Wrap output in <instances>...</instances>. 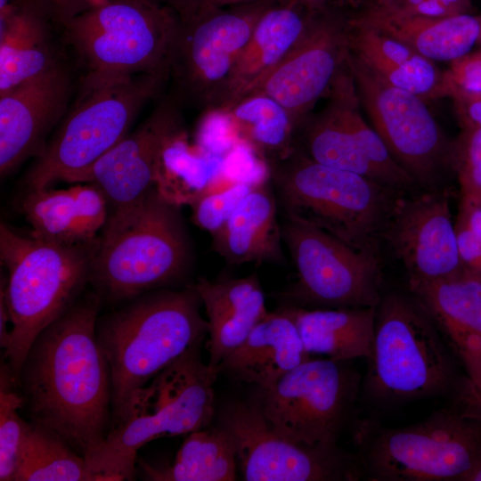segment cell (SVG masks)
Listing matches in <instances>:
<instances>
[{"label": "cell", "instance_id": "6da1fadb", "mask_svg": "<svg viewBox=\"0 0 481 481\" xmlns=\"http://www.w3.org/2000/svg\"><path fill=\"white\" fill-rule=\"evenodd\" d=\"M101 303L96 292L87 294L42 330L16 380L32 422L85 459L104 441L112 418L110 368L96 335Z\"/></svg>", "mask_w": 481, "mask_h": 481}, {"label": "cell", "instance_id": "7a4b0ae2", "mask_svg": "<svg viewBox=\"0 0 481 481\" xmlns=\"http://www.w3.org/2000/svg\"><path fill=\"white\" fill-rule=\"evenodd\" d=\"M202 345L192 346L138 389L111 420L104 441L86 459L96 481L132 480L143 445L209 425L218 373L203 363Z\"/></svg>", "mask_w": 481, "mask_h": 481}, {"label": "cell", "instance_id": "3957f363", "mask_svg": "<svg viewBox=\"0 0 481 481\" xmlns=\"http://www.w3.org/2000/svg\"><path fill=\"white\" fill-rule=\"evenodd\" d=\"M194 285L145 292L97 323L112 390V418L130 397L194 345L204 342L208 322Z\"/></svg>", "mask_w": 481, "mask_h": 481}, {"label": "cell", "instance_id": "277c9868", "mask_svg": "<svg viewBox=\"0 0 481 481\" xmlns=\"http://www.w3.org/2000/svg\"><path fill=\"white\" fill-rule=\"evenodd\" d=\"M99 241L56 243L22 235L1 223L0 258L8 275L0 296L12 329L4 357L15 385L35 338L77 301L90 282Z\"/></svg>", "mask_w": 481, "mask_h": 481}, {"label": "cell", "instance_id": "5b68a950", "mask_svg": "<svg viewBox=\"0 0 481 481\" xmlns=\"http://www.w3.org/2000/svg\"><path fill=\"white\" fill-rule=\"evenodd\" d=\"M267 163L284 218L319 228L354 249L378 251L387 218L403 192L316 162L294 146Z\"/></svg>", "mask_w": 481, "mask_h": 481}, {"label": "cell", "instance_id": "8992f818", "mask_svg": "<svg viewBox=\"0 0 481 481\" xmlns=\"http://www.w3.org/2000/svg\"><path fill=\"white\" fill-rule=\"evenodd\" d=\"M180 208L155 186L136 209L107 220L90 279L102 299L129 301L183 278L191 247Z\"/></svg>", "mask_w": 481, "mask_h": 481}, {"label": "cell", "instance_id": "52a82bcc", "mask_svg": "<svg viewBox=\"0 0 481 481\" xmlns=\"http://www.w3.org/2000/svg\"><path fill=\"white\" fill-rule=\"evenodd\" d=\"M168 80L149 74L102 77L86 74L80 94L25 177L29 190L77 183L129 132L146 103Z\"/></svg>", "mask_w": 481, "mask_h": 481}, {"label": "cell", "instance_id": "ba28073f", "mask_svg": "<svg viewBox=\"0 0 481 481\" xmlns=\"http://www.w3.org/2000/svg\"><path fill=\"white\" fill-rule=\"evenodd\" d=\"M452 353L431 317L412 295H382L363 391L398 403L452 392L459 379Z\"/></svg>", "mask_w": 481, "mask_h": 481}, {"label": "cell", "instance_id": "9c48e42d", "mask_svg": "<svg viewBox=\"0 0 481 481\" xmlns=\"http://www.w3.org/2000/svg\"><path fill=\"white\" fill-rule=\"evenodd\" d=\"M354 444L368 480L465 481L481 453V420L453 404L403 428L361 420Z\"/></svg>", "mask_w": 481, "mask_h": 481}, {"label": "cell", "instance_id": "30bf717a", "mask_svg": "<svg viewBox=\"0 0 481 481\" xmlns=\"http://www.w3.org/2000/svg\"><path fill=\"white\" fill-rule=\"evenodd\" d=\"M60 26L87 74H149L169 81L182 22L159 0H109Z\"/></svg>", "mask_w": 481, "mask_h": 481}, {"label": "cell", "instance_id": "8fae6325", "mask_svg": "<svg viewBox=\"0 0 481 481\" xmlns=\"http://www.w3.org/2000/svg\"><path fill=\"white\" fill-rule=\"evenodd\" d=\"M281 236L298 279L280 294L304 308L376 307L379 303V251L359 250L313 225L284 218Z\"/></svg>", "mask_w": 481, "mask_h": 481}, {"label": "cell", "instance_id": "7c38bea8", "mask_svg": "<svg viewBox=\"0 0 481 481\" xmlns=\"http://www.w3.org/2000/svg\"><path fill=\"white\" fill-rule=\"evenodd\" d=\"M346 62L361 107L394 160L419 189H443L444 180L452 174V141L427 102L387 84L350 52Z\"/></svg>", "mask_w": 481, "mask_h": 481}, {"label": "cell", "instance_id": "4fadbf2b", "mask_svg": "<svg viewBox=\"0 0 481 481\" xmlns=\"http://www.w3.org/2000/svg\"><path fill=\"white\" fill-rule=\"evenodd\" d=\"M325 97V105L297 126L294 147L316 162L358 174L399 192L419 189L363 118L347 62Z\"/></svg>", "mask_w": 481, "mask_h": 481}, {"label": "cell", "instance_id": "5bb4252c", "mask_svg": "<svg viewBox=\"0 0 481 481\" xmlns=\"http://www.w3.org/2000/svg\"><path fill=\"white\" fill-rule=\"evenodd\" d=\"M276 0L211 8L182 24L169 81L181 105L219 112L234 65L263 12Z\"/></svg>", "mask_w": 481, "mask_h": 481}, {"label": "cell", "instance_id": "9a60e30c", "mask_svg": "<svg viewBox=\"0 0 481 481\" xmlns=\"http://www.w3.org/2000/svg\"><path fill=\"white\" fill-rule=\"evenodd\" d=\"M343 363L310 357L261 390L257 403L273 430L298 444L336 447L360 387Z\"/></svg>", "mask_w": 481, "mask_h": 481}, {"label": "cell", "instance_id": "2e32d148", "mask_svg": "<svg viewBox=\"0 0 481 481\" xmlns=\"http://www.w3.org/2000/svg\"><path fill=\"white\" fill-rule=\"evenodd\" d=\"M220 426L230 435L247 481L356 480L363 471L355 457L336 447L292 442L271 427L256 402L224 407Z\"/></svg>", "mask_w": 481, "mask_h": 481}, {"label": "cell", "instance_id": "e0dca14e", "mask_svg": "<svg viewBox=\"0 0 481 481\" xmlns=\"http://www.w3.org/2000/svg\"><path fill=\"white\" fill-rule=\"evenodd\" d=\"M182 109L171 93L162 94L147 118L78 178L103 192L108 219L136 209L157 186L166 150L183 134Z\"/></svg>", "mask_w": 481, "mask_h": 481}, {"label": "cell", "instance_id": "ac0fdd59", "mask_svg": "<svg viewBox=\"0 0 481 481\" xmlns=\"http://www.w3.org/2000/svg\"><path fill=\"white\" fill-rule=\"evenodd\" d=\"M380 239L404 266L409 289L463 273L445 188L399 195Z\"/></svg>", "mask_w": 481, "mask_h": 481}, {"label": "cell", "instance_id": "d6986e66", "mask_svg": "<svg viewBox=\"0 0 481 481\" xmlns=\"http://www.w3.org/2000/svg\"><path fill=\"white\" fill-rule=\"evenodd\" d=\"M348 53L346 14L329 7L313 16L292 50L247 96L262 94L271 97L298 126L327 95L346 64Z\"/></svg>", "mask_w": 481, "mask_h": 481}, {"label": "cell", "instance_id": "ffe728a7", "mask_svg": "<svg viewBox=\"0 0 481 481\" xmlns=\"http://www.w3.org/2000/svg\"><path fill=\"white\" fill-rule=\"evenodd\" d=\"M71 78L64 64L0 94V175L4 178L30 157L68 110Z\"/></svg>", "mask_w": 481, "mask_h": 481}, {"label": "cell", "instance_id": "44dd1931", "mask_svg": "<svg viewBox=\"0 0 481 481\" xmlns=\"http://www.w3.org/2000/svg\"><path fill=\"white\" fill-rule=\"evenodd\" d=\"M410 291L463 365L466 383L481 392V281L462 273Z\"/></svg>", "mask_w": 481, "mask_h": 481}, {"label": "cell", "instance_id": "7402d4cb", "mask_svg": "<svg viewBox=\"0 0 481 481\" xmlns=\"http://www.w3.org/2000/svg\"><path fill=\"white\" fill-rule=\"evenodd\" d=\"M65 189L29 190L21 208L36 238L68 245L100 239L110 208L103 192L94 183Z\"/></svg>", "mask_w": 481, "mask_h": 481}, {"label": "cell", "instance_id": "603a6c76", "mask_svg": "<svg viewBox=\"0 0 481 481\" xmlns=\"http://www.w3.org/2000/svg\"><path fill=\"white\" fill-rule=\"evenodd\" d=\"M314 14L278 0L263 12L234 65L219 113L226 114L277 67L303 37Z\"/></svg>", "mask_w": 481, "mask_h": 481}, {"label": "cell", "instance_id": "cb8c5ba5", "mask_svg": "<svg viewBox=\"0 0 481 481\" xmlns=\"http://www.w3.org/2000/svg\"><path fill=\"white\" fill-rule=\"evenodd\" d=\"M193 285L207 315L208 364L218 373L220 363L269 313L264 291L256 274L213 281L202 277Z\"/></svg>", "mask_w": 481, "mask_h": 481}, {"label": "cell", "instance_id": "d4e9b609", "mask_svg": "<svg viewBox=\"0 0 481 481\" xmlns=\"http://www.w3.org/2000/svg\"><path fill=\"white\" fill-rule=\"evenodd\" d=\"M0 94L63 64L46 12L34 0L0 9Z\"/></svg>", "mask_w": 481, "mask_h": 481}, {"label": "cell", "instance_id": "484cf974", "mask_svg": "<svg viewBox=\"0 0 481 481\" xmlns=\"http://www.w3.org/2000/svg\"><path fill=\"white\" fill-rule=\"evenodd\" d=\"M309 358L294 321L280 307L254 327L217 371L266 390Z\"/></svg>", "mask_w": 481, "mask_h": 481}, {"label": "cell", "instance_id": "4316f807", "mask_svg": "<svg viewBox=\"0 0 481 481\" xmlns=\"http://www.w3.org/2000/svg\"><path fill=\"white\" fill-rule=\"evenodd\" d=\"M435 61H452L469 53L480 34V16L469 12L445 17L412 16L378 7L346 14Z\"/></svg>", "mask_w": 481, "mask_h": 481}, {"label": "cell", "instance_id": "83f0119b", "mask_svg": "<svg viewBox=\"0 0 481 481\" xmlns=\"http://www.w3.org/2000/svg\"><path fill=\"white\" fill-rule=\"evenodd\" d=\"M278 203L271 181L256 186L212 236V249L228 264H287Z\"/></svg>", "mask_w": 481, "mask_h": 481}, {"label": "cell", "instance_id": "f1b7e54d", "mask_svg": "<svg viewBox=\"0 0 481 481\" xmlns=\"http://www.w3.org/2000/svg\"><path fill=\"white\" fill-rule=\"evenodd\" d=\"M347 40L349 52L387 84L427 102L436 98L443 70L433 61L402 42L348 18Z\"/></svg>", "mask_w": 481, "mask_h": 481}, {"label": "cell", "instance_id": "f546056e", "mask_svg": "<svg viewBox=\"0 0 481 481\" xmlns=\"http://www.w3.org/2000/svg\"><path fill=\"white\" fill-rule=\"evenodd\" d=\"M282 308L294 321L310 355H325L336 362L370 358L376 307L310 309L286 305Z\"/></svg>", "mask_w": 481, "mask_h": 481}, {"label": "cell", "instance_id": "4dcf8cb0", "mask_svg": "<svg viewBox=\"0 0 481 481\" xmlns=\"http://www.w3.org/2000/svg\"><path fill=\"white\" fill-rule=\"evenodd\" d=\"M237 464L233 442L219 426L188 434L172 464L155 468L142 462V468L154 481H232Z\"/></svg>", "mask_w": 481, "mask_h": 481}, {"label": "cell", "instance_id": "1f68e13d", "mask_svg": "<svg viewBox=\"0 0 481 481\" xmlns=\"http://www.w3.org/2000/svg\"><path fill=\"white\" fill-rule=\"evenodd\" d=\"M240 142L266 161L286 156L293 148L297 124L271 97L256 94L235 104L226 114Z\"/></svg>", "mask_w": 481, "mask_h": 481}, {"label": "cell", "instance_id": "d6a6232c", "mask_svg": "<svg viewBox=\"0 0 481 481\" xmlns=\"http://www.w3.org/2000/svg\"><path fill=\"white\" fill-rule=\"evenodd\" d=\"M14 481H96L83 455L53 430L29 423Z\"/></svg>", "mask_w": 481, "mask_h": 481}, {"label": "cell", "instance_id": "836d02e7", "mask_svg": "<svg viewBox=\"0 0 481 481\" xmlns=\"http://www.w3.org/2000/svg\"><path fill=\"white\" fill-rule=\"evenodd\" d=\"M223 171L220 159L190 154L181 135L164 153L157 188L168 201L191 205L203 194L227 186Z\"/></svg>", "mask_w": 481, "mask_h": 481}, {"label": "cell", "instance_id": "e575fe53", "mask_svg": "<svg viewBox=\"0 0 481 481\" xmlns=\"http://www.w3.org/2000/svg\"><path fill=\"white\" fill-rule=\"evenodd\" d=\"M15 386L7 363L0 371V480L14 481L21 448L29 423L19 414L24 406L20 394L12 389Z\"/></svg>", "mask_w": 481, "mask_h": 481}, {"label": "cell", "instance_id": "d590c367", "mask_svg": "<svg viewBox=\"0 0 481 481\" xmlns=\"http://www.w3.org/2000/svg\"><path fill=\"white\" fill-rule=\"evenodd\" d=\"M452 167L461 198L481 202V128L461 127L452 140Z\"/></svg>", "mask_w": 481, "mask_h": 481}, {"label": "cell", "instance_id": "8d00e7d4", "mask_svg": "<svg viewBox=\"0 0 481 481\" xmlns=\"http://www.w3.org/2000/svg\"><path fill=\"white\" fill-rule=\"evenodd\" d=\"M255 187L235 183L203 194L190 205L192 222L210 234L216 232Z\"/></svg>", "mask_w": 481, "mask_h": 481}, {"label": "cell", "instance_id": "74e56055", "mask_svg": "<svg viewBox=\"0 0 481 481\" xmlns=\"http://www.w3.org/2000/svg\"><path fill=\"white\" fill-rule=\"evenodd\" d=\"M454 225L463 273L481 281V202L461 198Z\"/></svg>", "mask_w": 481, "mask_h": 481}, {"label": "cell", "instance_id": "f35d334b", "mask_svg": "<svg viewBox=\"0 0 481 481\" xmlns=\"http://www.w3.org/2000/svg\"><path fill=\"white\" fill-rule=\"evenodd\" d=\"M481 94V48L450 62L443 70L440 98Z\"/></svg>", "mask_w": 481, "mask_h": 481}, {"label": "cell", "instance_id": "ab89813d", "mask_svg": "<svg viewBox=\"0 0 481 481\" xmlns=\"http://www.w3.org/2000/svg\"><path fill=\"white\" fill-rule=\"evenodd\" d=\"M371 7L412 16L445 17L459 14L440 0H379Z\"/></svg>", "mask_w": 481, "mask_h": 481}, {"label": "cell", "instance_id": "60d3db41", "mask_svg": "<svg viewBox=\"0 0 481 481\" xmlns=\"http://www.w3.org/2000/svg\"><path fill=\"white\" fill-rule=\"evenodd\" d=\"M53 22L61 24L73 16L107 3L109 0H35Z\"/></svg>", "mask_w": 481, "mask_h": 481}, {"label": "cell", "instance_id": "b9f144b4", "mask_svg": "<svg viewBox=\"0 0 481 481\" xmlns=\"http://www.w3.org/2000/svg\"><path fill=\"white\" fill-rule=\"evenodd\" d=\"M460 127L481 128V94L451 98Z\"/></svg>", "mask_w": 481, "mask_h": 481}, {"label": "cell", "instance_id": "7bdbcfd3", "mask_svg": "<svg viewBox=\"0 0 481 481\" xmlns=\"http://www.w3.org/2000/svg\"><path fill=\"white\" fill-rule=\"evenodd\" d=\"M452 392L454 405L467 416L481 420V392L469 387L464 379H459Z\"/></svg>", "mask_w": 481, "mask_h": 481}, {"label": "cell", "instance_id": "ee69618b", "mask_svg": "<svg viewBox=\"0 0 481 481\" xmlns=\"http://www.w3.org/2000/svg\"><path fill=\"white\" fill-rule=\"evenodd\" d=\"M179 17L182 24H187L208 10L209 0H159Z\"/></svg>", "mask_w": 481, "mask_h": 481}, {"label": "cell", "instance_id": "f6af8a7d", "mask_svg": "<svg viewBox=\"0 0 481 481\" xmlns=\"http://www.w3.org/2000/svg\"><path fill=\"white\" fill-rule=\"evenodd\" d=\"M378 2L379 0H329V7L346 13H354L365 10Z\"/></svg>", "mask_w": 481, "mask_h": 481}, {"label": "cell", "instance_id": "bcb514c9", "mask_svg": "<svg viewBox=\"0 0 481 481\" xmlns=\"http://www.w3.org/2000/svg\"><path fill=\"white\" fill-rule=\"evenodd\" d=\"M11 320L4 300L0 296V346L4 351L8 348L11 341L12 330L8 328Z\"/></svg>", "mask_w": 481, "mask_h": 481}, {"label": "cell", "instance_id": "7dc6e473", "mask_svg": "<svg viewBox=\"0 0 481 481\" xmlns=\"http://www.w3.org/2000/svg\"><path fill=\"white\" fill-rule=\"evenodd\" d=\"M298 4L311 13H318L329 8V0H278Z\"/></svg>", "mask_w": 481, "mask_h": 481}, {"label": "cell", "instance_id": "c3c4849f", "mask_svg": "<svg viewBox=\"0 0 481 481\" xmlns=\"http://www.w3.org/2000/svg\"><path fill=\"white\" fill-rule=\"evenodd\" d=\"M459 13L469 12L471 0H440Z\"/></svg>", "mask_w": 481, "mask_h": 481}, {"label": "cell", "instance_id": "681fc988", "mask_svg": "<svg viewBox=\"0 0 481 481\" xmlns=\"http://www.w3.org/2000/svg\"><path fill=\"white\" fill-rule=\"evenodd\" d=\"M256 1L259 0H209L208 10L211 8H223L236 4L252 3Z\"/></svg>", "mask_w": 481, "mask_h": 481}, {"label": "cell", "instance_id": "f907efd6", "mask_svg": "<svg viewBox=\"0 0 481 481\" xmlns=\"http://www.w3.org/2000/svg\"><path fill=\"white\" fill-rule=\"evenodd\" d=\"M465 481H481V453L476 464L466 477Z\"/></svg>", "mask_w": 481, "mask_h": 481}, {"label": "cell", "instance_id": "816d5d0a", "mask_svg": "<svg viewBox=\"0 0 481 481\" xmlns=\"http://www.w3.org/2000/svg\"><path fill=\"white\" fill-rule=\"evenodd\" d=\"M12 1L14 0H0V9L4 8V6H6L8 4H10Z\"/></svg>", "mask_w": 481, "mask_h": 481}, {"label": "cell", "instance_id": "f5cc1de1", "mask_svg": "<svg viewBox=\"0 0 481 481\" xmlns=\"http://www.w3.org/2000/svg\"><path fill=\"white\" fill-rule=\"evenodd\" d=\"M478 42H479V44L481 45V16H480V34H479V39H478Z\"/></svg>", "mask_w": 481, "mask_h": 481}]
</instances>
